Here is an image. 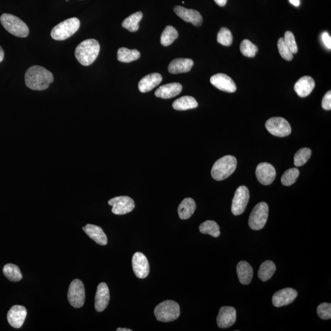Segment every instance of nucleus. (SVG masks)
Instances as JSON below:
<instances>
[{"mask_svg": "<svg viewBox=\"0 0 331 331\" xmlns=\"http://www.w3.org/2000/svg\"><path fill=\"white\" fill-rule=\"evenodd\" d=\"M140 57V54L136 49H130L122 48H120L117 52V59L119 62L124 63H130L137 61Z\"/></svg>", "mask_w": 331, "mask_h": 331, "instance_id": "c756f323", "label": "nucleus"}, {"mask_svg": "<svg viewBox=\"0 0 331 331\" xmlns=\"http://www.w3.org/2000/svg\"><path fill=\"white\" fill-rule=\"evenodd\" d=\"M143 14L142 12L134 13L129 17L125 19L122 22V27L131 32H135L139 28V23L142 19Z\"/></svg>", "mask_w": 331, "mask_h": 331, "instance_id": "c85d7f7f", "label": "nucleus"}, {"mask_svg": "<svg viewBox=\"0 0 331 331\" xmlns=\"http://www.w3.org/2000/svg\"><path fill=\"white\" fill-rule=\"evenodd\" d=\"M117 331H132V330L127 329V328H117Z\"/></svg>", "mask_w": 331, "mask_h": 331, "instance_id": "49530a36", "label": "nucleus"}, {"mask_svg": "<svg viewBox=\"0 0 331 331\" xmlns=\"http://www.w3.org/2000/svg\"><path fill=\"white\" fill-rule=\"evenodd\" d=\"M154 314L158 321L171 322L178 319L181 314V310L177 302L168 300L159 304L155 307Z\"/></svg>", "mask_w": 331, "mask_h": 331, "instance_id": "39448f33", "label": "nucleus"}, {"mask_svg": "<svg viewBox=\"0 0 331 331\" xmlns=\"http://www.w3.org/2000/svg\"><path fill=\"white\" fill-rule=\"evenodd\" d=\"M199 231L202 234H209L214 238H218L220 235V227L215 221L212 220H207L200 224Z\"/></svg>", "mask_w": 331, "mask_h": 331, "instance_id": "7c9ffc66", "label": "nucleus"}, {"mask_svg": "<svg viewBox=\"0 0 331 331\" xmlns=\"http://www.w3.org/2000/svg\"><path fill=\"white\" fill-rule=\"evenodd\" d=\"M1 25L9 33L19 38H26L29 29L24 22L14 15L3 14L0 17Z\"/></svg>", "mask_w": 331, "mask_h": 331, "instance_id": "20e7f679", "label": "nucleus"}, {"mask_svg": "<svg viewBox=\"0 0 331 331\" xmlns=\"http://www.w3.org/2000/svg\"><path fill=\"white\" fill-rule=\"evenodd\" d=\"M268 215H269V206L266 202L259 203L253 209L250 213L249 225L250 228L255 231H259L265 227L266 224Z\"/></svg>", "mask_w": 331, "mask_h": 331, "instance_id": "0eeeda50", "label": "nucleus"}, {"mask_svg": "<svg viewBox=\"0 0 331 331\" xmlns=\"http://www.w3.org/2000/svg\"><path fill=\"white\" fill-rule=\"evenodd\" d=\"M265 128L270 134L277 137L287 136L291 132L290 124L282 117H272L268 120Z\"/></svg>", "mask_w": 331, "mask_h": 331, "instance_id": "1a4fd4ad", "label": "nucleus"}, {"mask_svg": "<svg viewBox=\"0 0 331 331\" xmlns=\"http://www.w3.org/2000/svg\"><path fill=\"white\" fill-rule=\"evenodd\" d=\"M236 322V310L233 307H222L219 311L217 322L221 329L230 328Z\"/></svg>", "mask_w": 331, "mask_h": 331, "instance_id": "2eb2a0df", "label": "nucleus"}, {"mask_svg": "<svg viewBox=\"0 0 331 331\" xmlns=\"http://www.w3.org/2000/svg\"><path fill=\"white\" fill-rule=\"evenodd\" d=\"M161 81H162V76L160 74L152 73L145 75L140 80L138 87L140 92L147 93L160 84Z\"/></svg>", "mask_w": 331, "mask_h": 331, "instance_id": "4be33fe9", "label": "nucleus"}, {"mask_svg": "<svg viewBox=\"0 0 331 331\" xmlns=\"http://www.w3.org/2000/svg\"><path fill=\"white\" fill-rule=\"evenodd\" d=\"M236 167L237 160L234 156H224L218 159L213 165L211 170V176L215 181H223L235 171Z\"/></svg>", "mask_w": 331, "mask_h": 331, "instance_id": "7ed1b4c3", "label": "nucleus"}, {"mask_svg": "<svg viewBox=\"0 0 331 331\" xmlns=\"http://www.w3.org/2000/svg\"><path fill=\"white\" fill-rule=\"evenodd\" d=\"M322 108L325 110L330 111L331 109V92L329 91L325 94L322 100Z\"/></svg>", "mask_w": 331, "mask_h": 331, "instance_id": "a19ab883", "label": "nucleus"}, {"mask_svg": "<svg viewBox=\"0 0 331 331\" xmlns=\"http://www.w3.org/2000/svg\"><path fill=\"white\" fill-rule=\"evenodd\" d=\"M100 46L93 39L85 40L77 46L75 50V58L83 66H89L97 59L100 53Z\"/></svg>", "mask_w": 331, "mask_h": 331, "instance_id": "f03ea898", "label": "nucleus"}, {"mask_svg": "<svg viewBox=\"0 0 331 331\" xmlns=\"http://www.w3.org/2000/svg\"><path fill=\"white\" fill-rule=\"evenodd\" d=\"M210 83L218 89L228 93L235 92L237 90L236 83L228 75L225 74L213 75L210 79Z\"/></svg>", "mask_w": 331, "mask_h": 331, "instance_id": "f3484780", "label": "nucleus"}, {"mask_svg": "<svg viewBox=\"0 0 331 331\" xmlns=\"http://www.w3.org/2000/svg\"><path fill=\"white\" fill-rule=\"evenodd\" d=\"M290 2L295 6H299V4H300V1L299 0H290Z\"/></svg>", "mask_w": 331, "mask_h": 331, "instance_id": "c03bdc74", "label": "nucleus"}, {"mask_svg": "<svg viewBox=\"0 0 331 331\" xmlns=\"http://www.w3.org/2000/svg\"><path fill=\"white\" fill-rule=\"evenodd\" d=\"M82 229L96 243L101 246H106L108 244V238L106 234L104 233L102 228L99 226L88 224L83 227Z\"/></svg>", "mask_w": 331, "mask_h": 331, "instance_id": "5701e85b", "label": "nucleus"}, {"mask_svg": "<svg viewBox=\"0 0 331 331\" xmlns=\"http://www.w3.org/2000/svg\"><path fill=\"white\" fill-rule=\"evenodd\" d=\"M233 38L230 30L225 27L221 28L217 35V41L221 45L230 46L233 43Z\"/></svg>", "mask_w": 331, "mask_h": 331, "instance_id": "e433bc0d", "label": "nucleus"}, {"mask_svg": "<svg viewBox=\"0 0 331 331\" xmlns=\"http://www.w3.org/2000/svg\"><path fill=\"white\" fill-rule=\"evenodd\" d=\"M298 296V292L293 288H286L276 292L272 297V303L276 307H281L292 303Z\"/></svg>", "mask_w": 331, "mask_h": 331, "instance_id": "4468645a", "label": "nucleus"}, {"mask_svg": "<svg viewBox=\"0 0 331 331\" xmlns=\"http://www.w3.org/2000/svg\"><path fill=\"white\" fill-rule=\"evenodd\" d=\"M237 273L240 282L242 285H249L251 282L254 270L248 262L246 261H241L237 265Z\"/></svg>", "mask_w": 331, "mask_h": 331, "instance_id": "393cba45", "label": "nucleus"}, {"mask_svg": "<svg viewBox=\"0 0 331 331\" xmlns=\"http://www.w3.org/2000/svg\"><path fill=\"white\" fill-rule=\"evenodd\" d=\"M25 80L26 85L30 89L42 91L49 88L54 81V76L45 67L35 65L26 71Z\"/></svg>", "mask_w": 331, "mask_h": 331, "instance_id": "f257e3e1", "label": "nucleus"}, {"mask_svg": "<svg viewBox=\"0 0 331 331\" xmlns=\"http://www.w3.org/2000/svg\"><path fill=\"white\" fill-rule=\"evenodd\" d=\"M179 34L176 28L172 26H167L161 36V44L163 46L171 45L178 38Z\"/></svg>", "mask_w": 331, "mask_h": 331, "instance_id": "473e14b6", "label": "nucleus"}, {"mask_svg": "<svg viewBox=\"0 0 331 331\" xmlns=\"http://www.w3.org/2000/svg\"><path fill=\"white\" fill-rule=\"evenodd\" d=\"M312 155V150L309 148H301L294 156V164L297 167L303 166Z\"/></svg>", "mask_w": 331, "mask_h": 331, "instance_id": "72a5a7b5", "label": "nucleus"}, {"mask_svg": "<svg viewBox=\"0 0 331 331\" xmlns=\"http://www.w3.org/2000/svg\"><path fill=\"white\" fill-rule=\"evenodd\" d=\"M258 181L264 186H269L274 181L276 171L272 165L268 163H261L256 169Z\"/></svg>", "mask_w": 331, "mask_h": 331, "instance_id": "ddd939ff", "label": "nucleus"}, {"mask_svg": "<svg viewBox=\"0 0 331 331\" xmlns=\"http://www.w3.org/2000/svg\"><path fill=\"white\" fill-rule=\"evenodd\" d=\"M67 299L70 304L74 308H80L83 306L85 299V291L81 280L75 279L70 284Z\"/></svg>", "mask_w": 331, "mask_h": 331, "instance_id": "6e6552de", "label": "nucleus"}, {"mask_svg": "<svg viewBox=\"0 0 331 331\" xmlns=\"http://www.w3.org/2000/svg\"><path fill=\"white\" fill-rule=\"evenodd\" d=\"M182 90V86L179 83H171L159 87L155 92L156 97L169 99L179 95Z\"/></svg>", "mask_w": 331, "mask_h": 331, "instance_id": "412c9836", "label": "nucleus"}, {"mask_svg": "<svg viewBox=\"0 0 331 331\" xmlns=\"http://www.w3.org/2000/svg\"><path fill=\"white\" fill-rule=\"evenodd\" d=\"M132 266L134 274L139 278H145L150 272V265L147 258L142 253L136 252L132 257Z\"/></svg>", "mask_w": 331, "mask_h": 331, "instance_id": "f8f14e48", "label": "nucleus"}, {"mask_svg": "<svg viewBox=\"0 0 331 331\" xmlns=\"http://www.w3.org/2000/svg\"><path fill=\"white\" fill-rule=\"evenodd\" d=\"M2 272L7 279L11 281H19L23 277L19 267L17 265L7 264L4 265Z\"/></svg>", "mask_w": 331, "mask_h": 331, "instance_id": "2f4dec72", "label": "nucleus"}, {"mask_svg": "<svg viewBox=\"0 0 331 331\" xmlns=\"http://www.w3.org/2000/svg\"><path fill=\"white\" fill-rule=\"evenodd\" d=\"M299 176V171L297 168H291L286 170L281 176V184L285 186H291L295 183Z\"/></svg>", "mask_w": 331, "mask_h": 331, "instance_id": "f704fd0d", "label": "nucleus"}, {"mask_svg": "<svg viewBox=\"0 0 331 331\" xmlns=\"http://www.w3.org/2000/svg\"><path fill=\"white\" fill-rule=\"evenodd\" d=\"M27 315V311L25 307L16 305L12 307L7 313V321L12 327L19 329L22 327Z\"/></svg>", "mask_w": 331, "mask_h": 331, "instance_id": "dca6fc26", "label": "nucleus"}, {"mask_svg": "<svg viewBox=\"0 0 331 331\" xmlns=\"http://www.w3.org/2000/svg\"><path fill=\"white\" fill-rule=\"evenodd\" d=\"M80 25V21L76 17L63 21L52 29L51 33L52 38L57 41L66 40L79 30Z\"/></svg>", "mask_w": 331, "mask_h": 331, "instance_id": "423d86ee", "label": "nucleus"}, {"mask_svg": "<svg viewBox=\"0 0 331 331\" xmlns=\"http://www.w3.org/2000/svg\"><path fill=\"white\" fill-rule=\"evenodd\" d=\"M240 50L244 56L254 57L256 56L258 51H259V49L251 41L248 40H244L242 41L241 46H240Z\"/></svg>", "mask_w": 331, "mask_h": 331, "instance_id": "c9c22d12", "label": "nucleus"}, {"mask_svg": "<svg viewBox=\"0 0 331 331\" xmlns=\"http://www.w3.org/2000/svg\"><path fill=\"white\" fill-rule=\"evenodd\" d=\"M194 62L189 59H176L169 65L168 71L171 74L188 72L194 66Z\"/></svg>", "mask_w": 331, "mask_h": 331, "instance_id": "b1692460", "label": "nucleus"}, {"mask_svg": "<svg viewBox=\"0 0 331 331\" xmlns=\"http://www.w3.org/2000/svg\"><path fill=\"white\" fill-rule=\"evenodd\" d=\"M198 103L192 96H185L177 99L173 104V107L177 111H186L197 108Z\"/></svg>", "mask_w": 331, "mask_h": 331, "instance_id": "bb28decb", "label": "nucleus"}, {"mask_svg": "<svg viewBox=\"0 0 331 331\" xmlns=\"http://www.w3.org/2000/svg\"><path fill=\"white\" fill-rule=\"evenodd\" d=\"M250 194L248 188L242 186L236 190L232 202L231 212L233 215L238 216L243 213L248 204Z\"/></svg>", "mask_w": 331, "mask_h": 331, "instance_id": "9d476101", "label": "nucleus"}, {"mask_svg": "<svg viewBox=\"0 0 331 331\" xmlns=\"http://www.w3.org/2000/svg\"><path fill=\"white\" fill-rule=\"evenodd\" d=\"M196 208V203L192 198H186L182 200L178 207L179 218L182 220H187L194 214Z\"/></svg>", "mask_w": 331, "mask_h": 331, "instance_id": "a878e982", "label": "nucleus"}, {"mask_svg": "<svg viewBox=\"0 0 331 331\" xmlns=\"http://www.w3.org/2000/svg\"><path fill=\"white\" fill-rule=\"evenodd\" d=\"M174 12L186 22L192 23L193 25L199 27L202 23V17L200 13L194 9H189L186 7L177 6L174 7Z\"/></svg>", "mask_w": 331, "mask_h": 331, "instance_id": "a211bd4d", "label": "nucleus"}, {"mask_svg": "<svg viewBox=\"0 0 331 331\" xmlns=\"http://www.w3.org/2000/svg\"><path fill=\"white\" fill-rule=\"evenodd\" d=\"M278 52L280 56L286 61H291L293 59V54L291 53L290 49L286 46L284 38H280L277 43Z\"/></svg>", "mask_w": 331, "mask_h": 331, "instance_id": "4c0bfd02", "label": "nucleus"}, {"mask_svg": "<svg viewBox=\"0 0 331 331\" xmlns=\"http://www.w3.org/2000/svg\"><path fill=\"white\" fill-rule=\"evenodd\" d=\"M315 83L314 79L310 76H304L299 79L294 85V90L301 98L306 97L314 89Z\"/></svg>", "mask_w": 331, "mask_h": 331, "instance_id": "aec40b11", "label": "nucleus"}, {"mask_svg": "<svg viewBox=\"0 0 331 331\" xmlns=\"http://www.w3.org/2000/svg\"><path fill=\"white\" fill-rule=\"evenodd\" d=\"M275 270L276 265L274 263L270 260L265 261L260 265L258 275L261 280L266 281L270 279L274 274Z\"/></svg>", "mask_w": 331, "mask_h": 331, "instance_id": "cd10ccee", "label": "nucleus"}, {"mask_svg": "<svg viewBox=\"0 0 331 331\" xmlns=\"http://www.w3.org/2000/svg\"><path fill=\"white\" fill-rule=\"evenodd\" d=\"M323 43L328 49H331V38L329 34L327 32L323 33L322 35Z\"/></svg>", "mask_w": 331, "mask_h": 331, "instance_id": "79ce46f5", "label": "nucleus"}, {"mask_svg": "<svg viewBox=\"0 0 331 331\" xmlns=\"http://www.w3.org/2000/svg\"><path fill=\"white\" fill-rule=\"evenodd\" d=\"M284 40H285V43L286 44V46L290 49L291 53L296 54L298 51V48L294 34L290 31H286Z\"/></svg>", "mask_w": 331, "mask_h": 331, "instance_id": "58836bf2", "label": "nucleus"}, {"mask_svg": "<svg viewBox=\"0 0 331 331\" xmlns=\"http://www.w3.org/2000/svg\"><path fill=\"white\" fill-rule=\"evenodd\" d=\"M108 204L113 206L112 212L118 215L131 212L135 207L134 200L126 196L114 198L109 200Z\"/></svg>", "mask_w": 331, "mask_h": 331, "instance_id": "9b49d317", "label": "nucleus"}, {"mask_svg": "<svg viewBox=\"0 0 331 331\" xmlns=\"http://www.w3.org/2000/svg\"><path fill=\"white\" fill-rule=\"evenodd\" d=\"M110 299V293L108 285L101 283L98 286L95 296V307L96 311L101 312L108 307Z\"/></svg>", "mask_w": 331, "mask_h": 331, "instance_id": "6ab92c4d", "label": "nucleus"}, {"mask_svg": "<svg viewBox=\"0 0 331 331\" xmlns=\"http://www.w3.org/2000/svg\"><path fill=\"white\" fill-rule=\"evenodd\" d=\"M317 314L322 320H330L331 318V304L322 303L317 307Z\"/></svg>", "mask_w": 331, "mask_h": 331, "instance_id": "ea45409f", "label": "nucleus"}, {"mask_svg": "<svg viewBox=\"0 0 331 331\" xmlns=\"http://www.w3.org/2000/svg\"><path fill=\"white\" fill-rule=\"evenodd\" d=\"M4 51L2 50L1 47L0 46V63H1L4 59Z\"/></svg>", "mask_w": 331, "mask_h": 331, "instance_id": "a18cd8bd", "label": "nucleus"}, {"mask_svg": "<svg viewBox=\"0 0 331 331\" xmlns=\"http://www.w3.org/2000/svg\"><path fill=\"white\" fill-rule=\"evenodd\" d=\"M216 3H217L218 6L223 7L225 6L226 2H227V0H214Z\"/></svg>", "mask_w": 331, "mask_h": 331, "instance_id": "37998d69", "label": "nucleus"}]
</instances>
